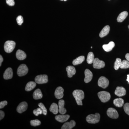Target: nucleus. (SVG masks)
I'll return each mask as SVG.
<instances>
[{
    "label": "nucleus",
    "mask_w": 129,
    "mask_h": 129,
    "mask_svg": "<svg viewBox=\"0 0 129 129\" xmlns=\"http://www.w3.org/2000/svg\"><path fill=\"white\" fill-rule=\"evenodd\" d=\"M73 95L75 98L76 103L78 105H83L82 100L84 98V93L82 90H76L74 91Z\"/></svg>",
    "instance_id": "obj_1"
},
{
    "label": "nucleus",
    "mask_w": 129,
    "mask_h": 129,
    "mask_svg": "<svg viewBox=\"0 0 129 129\" xmlns=\"http://www.w3.org/2000/svg\"><path fill=\"white\" fill-rule=\"evenodd\" d=\"M15 42L13 41H7L4 45V50L6 52L10 53L13 51L16 46Z\"/></svg>",
    "instance_id": "obj_2"
},
{
    "label": "nucleus",
    "mask_w": 129,
    "mask_h": 129,
    "mask_svg": "<svg viewBox=\"0 0 129 129\" xmlns=\"http://www.w3.org/2000/svg\"><path fill=\"white\" fill-rule=\"evenodd\" d=\"M100 115L98 113L95 114H90L86 118V120L90 124H96L98 123L100 120Z\"/></svg>",
    "instance_id": "obj_3"
},
{
    "label": "nucleus",
    "mask_w": 129,
    "mask_h": 129,
    "mask_svg": "<svg viewBox=\"0 0 129 129\" xmlns=\"http://www.w3.org/2000/svg\"><path fill=\"white\" fill-rule=\"evenodd\" d=\"M98 96L102 102L105 103L108 101L111 98V95L107 91H100L98 93Z\"/></svg>",
    "instance_id": "obj_4"
},
{
    "label": "nucleus",
    "mask_w": 129,
    "mask_h": 129,
    "mask_svg": "<svg viewBox=\"0 0 129 129\" xmlns=\"http://www.w3.org/2000/svg\"><path fill=\"white\" fill-rule=\"evenodd\" d=\"M28 72V69L25 64H22L18 68L17 74L19 76H22L26 75Z\"/></svg>",
    "instance_id": "obj_5"
},
{
    "label": "nucleus",
    "mask_w": 129,
    "mask_h": 129,
    "mask_svg": "<svg viewBox=\"0 0 129 129\" xmlns=\"http://www.w3.org/2000/svg\"><path fill=\"white\" fill-rule=\"evenodd\" d=\"M35 81L38 84H45L48 82V76L46 75H37L35 78Z\"/></svg>",
    "instance_id": "obj_6"
},
{
    "label": "nucleus",
    "mask_w": 129,
    "mask_h": 129,
    "mask_svg": "<svg viewBox=\"0 0 129 129\" xmlns=\"http://www.w3.org/2000/svg\"><path fill=\"white\" fill-rule=\"evenodd\" d=\"M109 84L108 80L104 76H101L98 79V84L101 88L105 89L108 86Z\"/></svg>",
    "instance_id": "obj_7"
},
{
    "label": "nucleus",
    "mask_w": 129,
    "mask_h": 129,
    "mask_svg": "<svg viewBox=\"0 0 129 129\" xmlns=\"http://www.w3.org/2000/svg\"><path fill=\"white\" fill-rule=\"evenodd\" d=\"M107 113L108 116L111 118L116 119L118 118L119 114L118 112L114 108H108Z\"/></svg>",
    "instance_id": "obj_8"
},
{
    "label": "nucleus",
    "mask_w": 129,
    "mask_h": 129,
    "mask_svg": "<svg viewBox=\"0 0 129 129\" xmlns=\"http://www.w3.org/2000/svg\"><path fill=\"white\" fill-rule=\"evenodd\" d=\"M27 108V103L25 102H23L21 103L18 106L17 111L19 113H22L26 111Z\"/></svg>",
    "instance_id": "obj_9"
},
{
    "label": "nucleus",
    "mask_w": 129,
    "mask_h": 129,
    "mask_svg": "<svg viewBox=\"0 0 129 129\" xmlns=\"http://www.w3.org/2000/svg\"><path fill=\"white\" fill-rule=\"evenodd\" d=\"M105 66V63L104 61L99 60L98 58H95L93 62V67L94 68L97 69H100L104 68Z\"/></svg>",
    "instance_id": "obj_10"
},
{
    "label": "nucleus",
    "mask_w": 129,
    "mask_h": 129,
    "mask_svg": "<svg viewBox=\"0 0 129 129\" xmlns=\"http://www.w3.org/2000/svg\"><path fill=\"white\" fill-rule=\"evenodd\" d=\"M13 76L12 69L11 68H8L6 69L4 74L3 78L5 80H8L12 79Z\"/></svg>",
    "instance_id": "obj_11"
},
{
    "label": "nucleus",
    "mask_w": 129,
    "mask_h": 129,
    "mask_svg": "<svg viewBox=\"0 0 129 129\" xmlns=\"http://www.w3.org/2000/svg\"><path fill=\"white\" fill-rule=\"evenodd\" d=\"M85 78L84 79V81L85 83H89L92 80L93 74L92 72L89 69H86L85 71Z\"/></svg>",
    "instance_id": "obj_12"
},
{
    "label": "nucleus",
    "mask_w": 129,
    "mask_h": 129,
    "mask_svg": "<svg viewBox=\"0 0 129 129\" xmlns=\"http://www.w3.org/2000/svg\"><path fill=\"white\" fill-rule=\"evenodd\" d=\"M64 89L61 87H58L56 88L55 92V96L57 99H61L63 97Z\"/></svg>",
    "instance_id": "obj_13"
},
{
    "label": "nucleus",
    "mask_w": 129,
    "mask_h": 129,
    "mask_svg": "<svg viewBox=\"0 0 129 129\" xmlns=\"http://www.w3.org/2000/svg\"><path fill=\"white\" fill-rule=\"evenodd\" d=\"M126 93V90L123 87L118 86L116 88L115 91V95L119 97L123 96L125 95Z\"/></svg>",
    "instance_id": "obj_14"
},
{
    "label": "nucleus",
    "mask_w": 129,
    "mask_h": 129,
    "mask_svg": "<svg viewBox=\"0 0 129 129\" xmlns=\"http://www.w3.org/2000/svg\"><path fill=\"white\" fill-rule=\"evenodd\" d=\"M66 71L69 78H72L76 73V71L75 68L72 66H68L66 68Z\"/></svg>",
    "instance_id": "obj_15"
},
{
    "label": "nucleus",
    "mask_w": 129,
    "mask_h": 129,
    "mask_svg": "<svg viewBox=\"0 0 129 129\" xmlns=\"http://www.w3.org/2000/svg\"><path fill=\"white\" fill-rule=\"evenodd\" d=\"M64 100L61 99L58 102V107H59V113L61 114H64L67 112L66 109L64 108Z\"/></svg>",
    "instance_id": "obj_16"
},
{
    "label": "nucleus",
    "mask_w": 129,
    "mask_h": 129,
    "mask_svg": "<svg viewBox=\"0 0 129 129\" xmlns=\"http://www.w3.org/2000/svg\"><path fill=\"white\" fill-rule=\"evenodd\" d=\"M70 115H59L56 116V120L61 123L66 122L69 118Z\"/></svg>",
    "instance_id": "obj_17"
},
{
    "label": "nucleus",
    "mask_w": 129,
    "mask_h": 129,
    "mask_svg": "<svg viewBox=\"0 0 129 129\" xmlns=\"http://www.w3.org/2000/svg\"><path fill=\"white\" fill-rule=\"evenodd\" d=\"M76 123L75 121L72 120L70 122H67L64 123L62 127V129H72L75 126Z\"/></svg>",
    "instance_id": "obj_18"
},
{
    "label": "nucleus",
    "mask_w": 129,
    "mask_h": 129,
    "mask_svg": "<svg viewBox=\"0 0 129 129\" xmlns=\"http://www.w3.org/2000/svg\"><path fill=\"white\" fill-rule=\"evenodd\" d=\"M16 56L17 59L19 60H24L27 57L26 53L21 50H18L17 51L16 53Z\"/></svg>",
    "instance_id": "obj_19"
},
{
    "label": "nucleus",
    "mask_w": 129,
    "mask_h": 129,
    "mask_svg": "<svg viewBox=\"0 0 129 129\" xmlns=\"http://www.w3.org/2000/svg\"><path fill=\"white\" fill-rule=\"evenodd\" d=\"M114 46H115V44L114 42L113 41H111L108 44L103 45L102 47L103 50L105 51L108 52L112 51Z\"/></svg>",
    "instance_id": "obj_20"
},
{
    "label": "nucleus",
    "mask_w": 129,
    "mask_h": 129,
    "mask_svg": "<svg viewBox=\"0 0 129 129\" xmlns=\"http://www.w3.org/2000/svg\"><path fill=\"white\" fill-rule=\"evenodd\" d=\"M128 12L127 11H124L122 12L118 16L117 21L118 22H122L124 21L128 16Z\"/></svg>",
    "instance_id": "obj_21"
},
{
    "label": "nucleus",
    "mask_w": 129,
    "mask_h": 129,
    "mask_svg": "<svg viewBox=\"0 0 129 129\" xmlns=\"http://www.w3.org/2000/svg\"><path fill=\"white\" fill-rule=\"evenodd\" d=\"M110 29V27L109 25H106L105 26L99 34V35L100 37L102 38L107 36L109 33Z\"/></svg>",
    "instance_id": "obj_22"
},
{
    "label": "nucleus",
    "mask_w": 129,
    "mask_h": 129,
    "mask_svg": "<svg viewBox=\"0 0 129 129\" xmlns=\"http://www.w3.org/2000/svg\"><path fill=\"white\" fill-rule=\"evenodd\" d=\"M33 97L34 99H36V100L40 99L42 98L43 95H42L41 90L39 89L36 90L33 93Z\"/></svg>",
    "instance_id": "obj_23"
},
{
    "label": "nucleus",
    "mask_w": 129,
    "mask_h": 129,
    "mask_svg": "<svg viewBox=\"0 0 129 129\" xmlns=\"http://www.w3.org/2000/svg\"><path fill=\"white\" fill-rule=\"evenodd\" d=\"M113 103L116 107H122L124 104V101L121 98H116L114 100Z\"/></svg>",
    "instance_id": "obj_24"
},
{
    "label": "nucleus",
    "mask_w": 129,
    "mask_h": 129,
    "mask_svg": "<svg viewBox=\"0 0 129 129\" xmlns=\"http://www.w3.org/2000/svg\"><path fill=\"white\" fill-rule=\"evenodd\" d=\"M36 83L34 81L29 82L25 86V91H30L33 89H34L36 86Z\"/></svg>",
    "instance_id": "obj_25"
},
{
    "label": "nucleus",
    "mask_w": 129,
    "mask_h": 129,
    "mask_svg": "<svg viewBox=\"0 0 129 129\" xmlns=\"http://www.w3.org/2000/svg\"><path fill=\"white\" fill-rule=\"evenodd\" d=\"M58 106L57 104L55 103H53L51 105L50 108V111L51 112L53 113L54 114H57L58 111Z\"/></svg>",
    "instance_id": "obj_26"
},
{
    "label": "nucleus",
    "mask_w": 129,
    "mask_h": 129,
    "mask_svg": "<svg viewBox=\"0 0 129 129\" xmlns=\"http://www.w3.org/2000/svg\"><path fill=\"white\" fill-rule=\"evenodd\" d=\"M84 60L85 57L83 56H80L73 61V64L74 65L80 64L82 63Z\"/></svg>",
    "instance_id": "obj_27"
},
{
    "label": "nucleus",
    "mask_w": 129,
    "mask_h": 129,
    "mask_svg": "<svg viewBox=\"0 0 129 129\" xmlns=\"http://www.w3.org/2000/svg\"><path fill=\"white\" fill-rule=\"evenodd\" d=\"M94 59V53L92 52H89L87 58V62L88 64H91L93 63Z\"/></svg>",
    "instance_id": "obj_28"
},
{
    "label": "nucleus",
    "mask_w": 129,
    "mask_h": 129,
    "mask_svg": "<svg viewBox=\"0 0 129 129\" xmlns=\"http://www.w3.org/2000/svg\"><path fill=\"white\" fill-rule=\"evenodd\" d=\"M122 61V60L120 58H117L116 59L114 64V68L115 70H117L119 68H120Z\"/></svg>",
    "instance_id": "obj_29"
},
{
    "label": "nucleus",
    "mask_w": 129,
    "mask_h": 129,
    "mask_svg": "<svg viewBox=\"0 0 129 129\" xmlns=\"http://www.w3.org/2000/svg\"><path fill=\"white\" fill-rule=\"evenodd\" d=\"M121 69H127L129 68V61L128 60H124L122 61L120 67Z\"/></svg>",
    "instance_id": "obj_30"
},
{
    "label": "nucleus",
    "mask_w": 129,
    "mask_h": 129,
    "mask_svg": "<svg viewBox=\"0 0 129 129\" xmlns=\"http://www.w3.org/2000/svg\"><path fill=\"white\" fill-rule=\"evenodd\" d=\"M38 106H39V107L42 110V114L44 115H46L47 114V110L44 104L42 103H40L38 104Z\"/></svg>",
    "instance_id": "obj_31"
},
{
    "label": "nucleus",
    "mask_w": 129,
    "mask_h": 129,
    "mask_svg": "<svg viewBox=\"0 0 129 129\" xmlns=\"http://www.w3.org/2000/svg\"><path fill=\"white\" fill-rule=\"evenodd\" d=\"M30 124L31 125L34 127H36V126H39L41 124V122L38 119H35V120H32L30 121Z\"/></svg>",
    "instance_id": "obj_32"
},
{
    "label": "nucleus",
    "mask_w": 129,
    "mask_h": 129,
    "mask_svg": "<svg viewBox=\"0 0 129 129\" xmlns=\"http://www.w3.org/2000/svg\"><path fill=\"white\" fill-rule=\"evenodd\" d=\"M33 112L35 115L37 116L39 115L42 114V111L40 108H38L34 110L33 111Z\"/></svg>",
    "instance_id": "obj_33"
},
{
    "label": "nucleus",
    "mask_w": 129,
    "mask_h": 129,
    "mask_svg": "<svg viewBox=\"0 0 129 129\" xmlns=\"http://www.w3.org/2000/svg\"><path fill=\"white\" fill-rule=\"evenodd\" d=\"M17 23L19 25H21L22 24L23 22V18L22 16H18L17 17Z\"/></svg>",
    "instance_id": "obj_34"
},
{
    "label": "nucleus",
    "mask_w": 129,
    "mask_h": 129,
    "mask_svg": "<svg viewBox=\"0 0 129 129\" xmlns=\"http://www.w3.org/2000/svg\"><path fill=\"white\" fill-rule=\"evenodd\" d=\"M124 109L125 112L129 115V103H127L124 106Z\"/></svg>",
    "instance_id": "obj_35"
},
{
    "label": "nucleus",
    "mask_w": 129,
    "mask_h": 129,
    "mask_svg": "<svg viewBox=\"0 0 129 129\" xmlns=\"http://www.w3.org/2000/svg\"><path fill=\"white\" fill-rule=\"evenodd\" d=\"M6 2L7 5L11 6H12L15 5L14 0H6Z\"/></svg>",
    "instance_id": "obj_36"
},
{
    "label": "nucleus",
    "mask_w": 129,
    "mask_h": 129,
    "mask_svg": "<svg viewBox=\"0 0 129 129\" xmlns=\"http://www.w3.org/2000/svg\"><path fill=\"white\" fill-rule=\"evenodd\" d=\"M7 104L8 102L7 101H5L1 102H0V108H3L5 106L7 105Z\"/></svg>",
    "instance_id": "obj_37"
},
{
    "label": "nucleus",
    "mask_w": 129,
    "mask_h": 129,
    "mask_svg": "<svg viewBox=\"0 0 129 129\" xmlns=\"http://www.w3.org/2000/svg\"><path fill=\"white\" fill-rule=\"evenodd\" d=\"M5 113L3 111H0V120H1L5 117Z\"/></svg>",
    "instance_id": "obj_38"
},
{
    "label": "nucleus",
    "mask_w": 129,
    "mask_h": 129,
    "mask_svg": "<svg viewBox=\"0 0 129 129\" xmlns=\"http://www.w3.org/2000/svg\"><path fill=\"white\" fill-rule=\"evenodd\" d=\"M3 58L2 56L0 55V66H1L2 63V62L3 61Z\"/></svg>",
    "instance_id": "obj_39"
},
{
    "label": "nucleus",
    "mask_w": 129,
    "mask_h": 129,
    "mask_svg": "<svg viewBox=\"0 0 129 129\" xmlns=\"http://www.w3.org/2000/svg\"><path fill=\"white\" fill-rule=\"evenodd\" d=\"M125 57L127 60L129 61V53H128L126 54Z\"/></svg>",
    "instance_id": "obj_40"
},
{
    "label": "nucleus",
    "mask_w": 129,
    "mask_h": 129,
    "mask_svg": "<svg viewBox=\"0 0 129 129\" xmlns=\"http://www.w3.org/2000/svg\"><path fill=\"white\" fill-rule=\"evenodd\" d=\"M127 81L128 82V83L129 84V74L127 75Z\"/></svg>",
    "instance_id": "obj_41"
},
{
    "label": "nucleus",
    "mask_w": 129,
    "mask_h": 129,
    "mask_svg": "<svg viewBox=\"0 0 129 129\" xmlns=\"http://www.w3.org/2000/svg\"><path fill=\"white\" fill-rule=\"evenodd\" d=\"M61 1H67V0H61Z\"/></svg>",
    "instance_id": "obj_42"
},
{
    "label": "nucleus",
    "mask_w": 129,
    "mask_h": 129,
    "mask_svg": "<svg viewBox=\"0 0 129 129\" xmlns=\"http://www.w3.org/2000/svg\"><path fill=\"white\" fill-rule=\"evenodd\" d=\"M128 28L129 29V25H128Z\"/></svg>",
    "instance_id": "obj_43"
},
{
    "label": "nucleus",
    "mask_w": 129,
    "mask_h": 129,
    "mask_svg": "<svg viewBox=\"0 0 129 129\" xmlns=\"http://www.w3.org/2000/svg\"><path fill=\"white\" fill-rule=\"evenodd\" d=\"M91 48H92V47H91Z\"/></svg>",
    "instance_id": "obj_44"
},
{
    "label": "nucleus",
    "mask_w": 129,
    "mask_h": 129,
    "mask_svg": "<svg viewBox=\"0 0 129 129\" xmlns=\"http://www.w3.org/2000/svg\"></svg>",
    "instance_id": "obj_45"
}]
</instances>
